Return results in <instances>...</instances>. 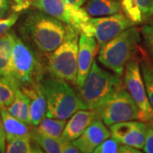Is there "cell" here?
I'll use <instances>...</instances> for the list:
<instances>
[{"label": "cell", "mask_w": 153, "mask_h": 153, "mask_svg": "<svg viewBox=\"0 0 153 153\" xmlns=\"http://www.w3.org/2000/svg\"><path fill=\"white\" fill-rule=\"evenodd\" d=\"M0 1H2V2H4L5 4H8L11 5V0H0Z\"/></svg>", "instance_id": "obj_36"}, {"label": "cell", "mask_w": 153, "mask_h": 153, "mask_svg": "<svg viewBox=\"0 0 153 153\" xmlns=\"http://www.w3.org/2000/svg\"><path fill=\"white\" fill-rule=\"evenodd\" d=\"M31 137L39 147L47 153H61L65 140L61 138L47 136L37 132L35 129L31 133Z\"/></svg>", "instance_id": "obj_21"}, {"label": "cell", "mask_w": 153, "mask_h": 153, "mask_svg": "<svg viewBox=\"0 0 153 153\" xmlns=\"http://www.w3.org/2000/svg\"><path fill=\"white\" fill-rule=\"evenodd\" d=\"M150 123H151V128L153 129V119L152 121H150Z\"/></svg>", "instance_id": "obj_37"}, {"label": "cell", "mask_w": 153, "mask_h": 153, "mask_svg": "<svg viewBox=\"0 0 153 153\" xmlns=\"http://www.w3.org/2000/svg\"><path fill=\"white\" fill-rule=\"evenodd\" d=\"M20 87L17 82L0 76V108H7L13 103L17 88Z\"/></svg>", "instance_id": "obj_23"}, {"label": "cell", "mask_w": 153, "mask_h": 153, "mask_svg": "<svg viewBox=\"0 0 153 153\" xmlns=\"http://www.w3.org/2000/svg\"><path fill=\"white\" fill-rule=\"evenodd\" d=\"M140 35L146 49L153 57V21L143 25L140 29Z\"/></svg>", "instance_id": "obj_26"}, {"label": "cell", "mask_w": 153, "mask_h": 153, "mask_svg": "<svg viewBox=\"0 0 153 153\" xmlns=\"http://www.w3.org/2000/svg\"><path fill=\"white\" fill-rule=\"evenodd\" d=\"M14 4L12 9L15 12L20 13L21 11L25 10L31 6V0H13Z\"/></svg>", "instance_id": "obj_30"}, {"label": "cell", "mask_w": 153, "mask_h": 153, "mask_svg": "<svg viewBox=\"0 0 153 153\" xmlns=\"http://www.w3.org/2000/svg\"><path fill=\"white\" fill-rule=\"evenodd\" d=\"M123 74L126 88L140 110V120L143 122L152 121L153 109L148 99L140 63L136 60H128Z\"/></svg>", "instance_id": "obj_8"}, {"label": "cell", "mask_w": 153, "mask_h": 153, "mask_svg": "<svg viewBox=\"0 0 153 153\" xmlns=\"http://www.w3.org/2000/svg\"><path fill=\"white\" fill-rule=\"evenodd\" d=\"M119 152L121 153H140V151H138L136 148L128 146V145H123L121 144L120 149H119Z\"/></svg>", "instance_id": "obj_33"}, {"label": "cell", "mask_w": 153, "mask_h": 153, "mask_svg": "<svg viewBox=\"0 0 153 153\" xmlns=\"http://www.w3.org/2000/svg\"><path fill=\"white\" fill-rule=\"evenodd\" d=\"M6 109L12 116L27 124H31L30 121V99L27 94L18 88L13 103Z\"/></svg>", "instance_id": "obj_20"}, {"label": "cell", "mask_w": 153, "mask_h": 153, "mask_svg": "<svg viewBox=\"0 0 153 153\" xmlns=\"http://www.w3.org/2000/svg\"><path fill=\"white\" fill-rule=\"evenodd\" d=\"M140 70L148 99L153 109V62L146 60H143L140 65Z\"/></svg>", "instance_id": "obj_25"}, {"label": "cell", "mask_w": 153, "mask_h": 153, "mask_svg": "<svg viewBox=\"0 0 153 153\" xmlns=\"http://www.w3.org/2000/svg\"><path fill=\"white\" fill-rule=\"evenodd\" d=\"M98 49V44L95 38L81 33L78 40L77 75L76 81V86L79 89L84 85L86 78L93 66Z\"/></svg>", "instance_id": "obj_11"}, {"label": "cell", "mask_w": 153, "mask_h": 153, "mask_svg": "<svg viewBox=\"0 0 153 153\" xmlns=\"http://www.w3.org/2000/svg\"><path fill=\"white\" fill-rule=\"evenodd\" d=\"M22 89L30 99V121L31 124L38 126L44 119L47 111V102L40 84L33 87H22Z\"/></svg>", "instance_id": "obj_16"}, {"label": "cell", "mask_w": 153, "mask_h": 153, "mask_svg": "<svg viewBox=\"0 0 153 153\" xmlns=\"http://www.w3.org/2000/svg\"><path fill=\"white\" fill-rule=\"evenodd\" d=\"M136 26L124 13H117L111 16L88 19L81 29V33L91 36L96 39L98 48L100 49L111 40L117 37L128 28Z\"/></svg>", "instance_id": "obj_6"}, {"label": "cell", "mask_w": 153, "mask_h": 153, "mask_svg": "<svg viewBox=\"0 0 153 153\" xmlns=\"http://www.w3.org/2000/svg\"><path fill=\"white\" fill-rule=\"evenodd\" d=\"M105 125L140 119V110L128 91L122 87L105 105L95 111Z\"/></svg>", "instance_id": "obj_7"}, {"label": "cell", "mask_w": 153, "mask_h": 153, "mask_svg": "<svg viewBox=\"0 0 153 153\" xmlns=\"http://www.w3.org/2000/svg\"><path fill=\"white\" fill-rule=\"evenodd\" d=\"M5 140V133L3 128V126L0 124V153H4L6 152Z\"/></svg>", "instance_id": "obj_32"}, {"label": "cell", "mask_w": 153, "mask_h": 153, "mask_svg": "<svg viewBox=\"0 0 153 153\" xmlns=\"http://www.w3.org/2000/svg\"><path fill=\"white\" fill-rule=\"evenodd\" d=\"M20 17L18 12H14L10 16L0 19V36L10 31L12 27L16 24Z\"/></svg>", "instance_id": "obj_28"}, {"label": "cell", "mask_w": 153, "mask_h": 153, "mask_svg": "<svg viewBox=\"0 0 153 153\" xmlns=\"http://www.w3.org/2000/svg\"><path fill=\"white\" fill-rule=\"evenodd\" d=\"M98 118L94 111L78 110L70 117L60 138L65 141H73L82 134L94 119Z\"/></svg>", "instance_id": "obj_13"}, {"label": "cell", "mask_w": 153, "mask_h": 153, "mask_svg": "<svg viewBox=\"0 0 153 153\" xmlns=\"http://www.w3.org/2000/svg\"><path fill=\"white\" fill-rule=\"evenodd\" d=\"M47 102L46 116L67 120L78 110L87 109L80 95L65 80L49 76L40 82Z\"/></svg>", "instance_id": "obj_2"}, {"label": "cell", "mask_w": 153, "mask_h": 153, "mask_svg": "<svg viewBox=\"0 0 153 153\" xmlns=\"http://www.w3.org/2000/svg\"><path fill=\"white\" fill-rule=\"evenodd\" d=\"M140 39V33L134 26L128 28L100 49L99 61L121 77Z\"/></svg>", "instance_id": "obj_4"}, {"label": "cell", "mask_w": 153, "mask_h": 153, "mask_svg": "<svg viewBox=\"0 0 153 153\" xmlns=\"http://www.w3.org/2000/svg\"><path fill=\"white\" fill-rule=\"evenodd\" d=\"M110 137L111 133L105 127V124L100 118H96L88 125L82 134L72 142L79 149L80 152L91 153Z\"/></svg>", "instance_id": "obj_12"}, {"label": "cell", "mask_w": 153, "mask_h": 153, "mask_svg": "<svg viewBox=\"0 0 153 153\" xmlns=\"http://www.w3.org/2000/svg\"><path fill=\"white\" fill-rule=\"evenodd\" d=\"M12 60L14 72L19 84L22 87L33 85L37 60L33 49L24 43L16 33L14 35Z\"/></svg>", "instance_id": "obj_9"}, {"label": "cell", "mask_w": 153, "mask_h": 153, "mask_svg": "<svg viewBox=\"0 0 153 153\" xmlns=\"http://www.w3.org/2000/svg\"><path fill=\"white\" fill-rule=\"evenodd\" d=\"M78 34L71 25L66 24V37L62 44L48 55V67L52 76L76 83L77 75Z\"/></svg>", "instance_id": "obj_5"}, {"label": "cell", "mask_w": 153, "mask_h": 153, "mask_svg": "<svg viewBox=\"0 0 153 153\" xmlns=\"http://www.w3.org/2000/svg\"><path fill=\"white\" fill-rule=\"evenodd\" d=\"M66 124V120L47 117L40 122L35 130L47 136L60 138Z\"/></svg>", "instance_id": "obj_22"}, {"label": "cell", "mask_w": 153, "mask_h": 153, "mask_svg": "<svg viewBox=\"0 0 153 153\" xmlns=\"http://www.w3.org/2000/svg\"><path fill=\"white\" fill-rule=\"evenodd\" d=\"M80 151L73 144L72 141H65L63 147L61 150V153H79Z\"/></svg>", "instance_id": "obj_31"}, {"label": "cell", "mask_w": 153, "mask_h": 153, "mask_svg": "<svg viewBox=\"0 0 153 153\" xmlns=\"http://www.w3.org/2000/svg\"><path fill=\"white\" fill-rule=\"evenodd\" d=\"M14 35V32L9 31L0 36V76L7 77L19 84L14 72L12 60Z\"/></svg>", "instance_id": "obj_17"}, {"label": "cell", "mask_w": 153, "mask_h": 153, "mask_svg": "<svg viewBox=\"0 0 153 153\" xmlns=\"http://www.w3.org/2000/svg\"><path fill=\"white\" fill-rule=\"evenodd\" d=\"M91 16H107L123 12L120 0H88L84 8Z\"/></svg>", "instance_id": "obj_19"}, {"label": "cell", "mask_w": 153, "mask_h": 153, "mask_svg": "<svg viewBox=\"0 0 153 153\" xmlns=\"http://www.w3.org/2000/svg\"><path fill=\"white\" fill-rule=\"evenodd\" d=\"M142 150L146 153H153V129L150 127L148 128L146 141Z\"/></svg>", "instance_id": "obj_29"}, {"label": "cell", "mask_w": 153, "mask_h": 153, "mask_svg": "<svg viewBox=\"0 0 153 153\" xmlns=\"http://www.w3.org/2000/svg\"><path fill=\"white\" fill-rule=\"evenodd\" d=\"M31 6L65 24H71L73 6L67 4L64 0H31Z\"/></svg>", "instance_id": "obj_14"}, {"label": "cell", "mask_w": 153, "mask_h": 153, "mask_svg": "<svg viewBox=\"0 0 153 153\" xmlns=\"http://www.w3.org/2000/svg\"><path fill=\"white\" fill-rule=\"evenodd\" d=\"M149 126L139 121H126L110 126L111 137L121 144L142 150Z\"/></svg>", "instance_id": "obj_10"}, {"label": "cell", "mask_w": 153, "mask_h": 153, "mask_svg": "<svg viewBox=\"0 0 153 153\" xmlns=\"http://www.w3.org/2000/svg\"><path fill=\"white\" fill-rule=\"evenodd\" d=\"M123 12L135 25L153 16V0H121Z\"/></svg>", "instance_id": "obj_15"}, {"label": "cell", "mask_w": 153, "mask_h": 153, "mask_svg": "<svg viewBox=\"0 0 153 153\" xmlns=\"http://www.w3.org/2000/svg\"><path fill=\"white\" fill-rule=\"evenodd\" d=\"M19 32L28 44L49 54L64 41L66 24L42 11L31 10L23 18Z\"/></svg>", "instance_id": "obj_1"}, {"label": "cell", "mask_w": 153, "mask_h": 153, "mask_svg": "<svg viewBox=\"0 0 153 153\" xmlns=\"http://www.w3.org/2000/svg\"><path fill=\"white\" fill-rule=\"evenodd\" d=\"M32 137L25 136L14 139L10 141H8L6 146L7 153H33L37 152V151L32 146L31 142ZM38 150V149H37Z\"/></svg>", "instance_id": "obj_24"}, {"label": "cell", "mask_w": 153, "mask_h": 153, "mask_svg": "<svg viewBox=\"0 0 153 153\" xmlns=\"http://www.w3.org/2000/svg\"><path fill=\"white\" fill-rule=\"evenodd\" d=\"M10 4L0 1V19H3L4 17L5 16L6 13H7L8 10L10 9Z\"/></svg>", "instance_id": "obj_34"}, {"label": "cell", "mask_w": 153, "mask_h": 153, "mask_svg": "<svg viewBox=\"0 0 153 153\" xmlns=\"http://www.w3.org/2000/svg\"><path fill=\"white\" fill-rule=\"evenodd\" d=\"M121 143L117 141L112 137L106 139L99 146L94 149V153H117L119 152Z\"/></svg>", "instance_id": "obj_27"}, {"label": "cell", "mask_w": 153, "mask_h": 153, "mask_svg": "<svg viewBox=\"0 0 153 153\" xmlns=\"http://www.w3.org/2000/svg\"><path fill=\"white\" fill-rule=\"evenodd\" d=\"M0 117L7 141L31 135L27 124L12 116L6 108H0Z\"/></svg>", "instance_id": "obj_18"}, {"label": "cell", "mask_w": 153, "mask_h": 153, "mask_svg": "<svg viewBox=\"0 0 153 153\" xmlns=\"http://www.w3.org/2000/svg\"><path fill=\"white\" fill-rule=\"evenodd\" d=\"M67 4L73 7H82L86 0H64Z\"/></svg>", "instance_id": "obj_35"}, {"label": "cell", "mask_w": 153, "mask_h": 153, "mask_svg": "<svg viewBox=\"0 0 153 153\" xmlns=\"http://www.w3.org/2000/svg\"><path fill=\"white\" fill-rule=\"evenodd\" d=\"M122 87L120 76L101 68L94 61L84 85L80 88V97L87 109L97 111Z\"/></svg>", "instance_id": "obj_3"}]
</instances>
